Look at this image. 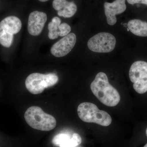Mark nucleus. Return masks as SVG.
I'll use <instances>...</instances> for the list:
<instances>
[{
	"instance_id": "1",
	"label": "nucleus",
	"mask_w": 147,
	"mask_h": 147,
	"mask_svg": "<svg viewBox=\"0 0 147 147\" xmlns=\"http://www.w3.org/2000/svg\"><path fill=\"white\" fill-rule=\"evenodd\" d=\"M90 88L97 99L108 107H115L120 101L119 93L110 84L108 76L104 72H100L96 74L91 84Z\"/></svg>"
},
{
	"instance_id": "2",
	"label": "nucleus",
	"mask_w": 147,
	"mask_h": 147,
	"mask_svg": "<svg viewBox=\"0 0 147 147\" xmlns=\"http://www.w3.org/2000/svg\"><path fill=\"white\" fill-rule=\"evenodd\" d=\"M24 118L29 126L41 131H50L57 125V121L53 116L45 113L38 106L28 108L24 114Z\"/></svg>"
},
{
	"instance_id": "3",
	"label": "nucleus",
	"mask_w": 147,
	"mask_h": 147,
	"mask_svg": "<svg viewBox=\"0 0 147 147\" xmlns=\"http://www.w3.org/2000/svg\"><path fill=\"white\" fill-rule=\"evenodd\" d=\"M77 113L80 119L83 121L93 123L102 126H108L112 123L111 116L107 112L99 110L93 103L84 102L77 108Z\"/></svg>"
},
{
	"instance_id": "4",
	"label": "nucleus",
	"mask_w": 147,
	"mask_h": 147,
	"mask_svg": "<svg viewBox=\"0 0 147 147\" xmlns=\"http://www.w3.org/2000/svg\"><path fill=\"white\" fill-rule=\"evenodd\" d=\"M58 81L59 77L55 74L34 73L27 77L25 84L27 90L31 93L38 94L42 93L45 88L54 86Z\"/></svg>"
},
{
	"instance_id": "5",
	"label": "nucleus",
	"mask_w": 147,
	"mask_h": 147,
	"mask_svg": "<svg viewBox=\"0 0 147 147\" xmlns=\"http://www.w3.org/2000/svg\"><path fill=\"white\" fill-rule=\"evenodd\" d=\"M21 28V21L16 16H8L2 20L0 22V44L4 47H10L13 35L19 32Z\"/></svg>"
},
{
	"instance_id": "6",
	"label": "nucleus",
	"mask_w": 147,
	"mask_h": 147,
	"mask_svg": "<svg viewBox=\"0 0 147 147\" xmlns=\"http://www.w3.org/2000/svg\"><path fill=\"white\" fill-rule=\"evenodd\" d=\"M129 77L133 83V88L138 93L143 94L147 91V62L139 61L131 65Z\"/></svg>"
},
{
	"instance_id": "7",
	"label": "nucleus",
	"mask_w": 147,
	"mask_h": 147,
	"mask_svg": "<svg viewBox=\"0 0 147 147\" xmlns=\"http://www.w3.org/2000/svg\"><path fill=\"white\" fill-rule=\"evenodd\" d=\"M116 39L114 36L108 32H100L91 38L88 46L95 53H109L115 49Z\"/></svg>"
},
{
	"instance_id": "8",
	"label": "nucleus",
	"mask_w": 147,
	"mask_h": 147,
	"mask_svg": "<svg viewBox=\"0 0 147 147\" xmlns=\"http://www.w3.org/2000/svg\"><path fill=\"white\" fill-rule=\"evenodd\" d=\"M76 41V35L69 34L55 43L51 47V53L56 57H62L69 54L75 46Z\"/></svg>"
},
{
	"instance_id": "9",
	"label": "nucleus",
	"mask_w": 147,
	"mask_h": 147,
	"mask_svg": "<svg viewBox=\"0 0 147 147\" xmlns=\"http://www.w3.org/2000/svg\"><path fill=\"white\" fill-rule=\"evenodd\" d=\"M47 20V15L42 11H33L30 13L28 21V31L34 36L39 35Z\"/></svg>"
},
{
	"instance_id": "10",
	"label": "nucleus",
	"mask_w": 147,
	"mask_h": 147,
	"mask_svg": "<svg viewBox=\"0 0 147 147\" xmlns=\"http://www.w3.org/2000/svg\"><path fill=\"white\" fill-rule=\"evenodd\" d=\"M104 11L108 24L113 26L117 22L116 15L123 13L126 9L125 0H116L112 3H104Z\"/></svg>"
},
{
	"instance_id": "11",
	"label": "nucleus",
	"mask_w": 147,
	"mask_h": 147,
	"mask_svg": "<svg viewBox=\"0 0 147 147\" xmlns=\"http://www.w3.org/2000/svg\"><path fill=\"white\" fill-rule=\"evenodd\" d=\"M53 6L54 9L57 11L58 15L64 18L72 17L77 11V6L75 3L67 0H54Z\"/></svg>"
},
{
	"instance_id": "12",
	"label": "nucleus",
	"mask_w": 147,
	"mask_h": 147,
	"mask_svg": "<svg viewBox=\"0 0 147 147\" xmlns=\"http://www.w3.org/2000/svg\"><path fill=\"white\" fill-rule=\"evenodd\" d=\"M128 29L137 36L147 37V22L139 19L130 20L127 24Z\"/></svg>"
},
{
	"instance_id": "13",
	"label": "nucleus",
	"mask_w": 147,
	"mask_h": 147,
	"mask_svg": "<svg viewBox=\"0 0 147 147\" xmlns=\"http://www.w3.org/2000/svg\"><path fill=\"white\" fill-rule=\"evenodd\" d=\"M61 22L60 18L56 16L52 19V21L48 24V37L50 39H56L59 36V26L61 24Z\"/></svg>"
},
{
	"instance_id": "14",
	"label": "nucleus",
	"mask_w": 147,
	"mask_h": 147,
	"mask_svg": "<svg viewBox=\"0 0 147 147\" xmlns=\"http://www.w3.org/2000/svg\"><path fill=\"white\" fill-rule=\"evenodd\" d=\"M82 142V139L80 135L77 133H74L69 139L59 147H75L80 145Z\"/></svg>"
},
{
	"instance_id": "15",
	"label": "nucleus",
	"mask_w": 147,
	"mask_h": 147,
	"mask_svg": "<svg viewBox=\"0 0 147 147\" xmlns=\"http://www.w3.org/2000/svg\"><path fill=\"white\" fill-rule=\"evenodd\" d=\"M72 135L67 133H60L56 135L53 139V143L55 146H59L65 143Z\"/></svg>"
},
{
	"instance_id": "16",
	"label": "nucleus",
	"mask_w": 147,
	"mask_h": 147,
	"mask_svg": "<svg viewBox=\"0 0 147 147\" xmlns=\"http://www.w3.org/2000/svg\"><path fill=\"white\" fill-rule=\"evenodd\" d=\"M71 28L68 24L63 23L59 26V36H65L68 35L71 32Z\"/></svg>"
},
{
	"instance_id": "17",
	"label": "nucleus",
	"mask_w": 147,
	"mask_h": 147,
	"mask_svg": "<svg viewBox=\"0 0 147 147\" xmlns=\"http://www.w3.org/2000/svg\"><path fill=\"white\" fill-rule=\"evenodd\" d=\"M127 1L131 5L140 3L147 5V0H127Z\"/></svg>"
},
{
	"instance_id": "18",
	"label": "nucleus",
	"mask_w": 147,
	"mask_h": 147,
	"mask_svg": "<svg viewBox=\"0 0 147 147\" xmlns=\"http://www.w3.org/2000/svg\"><path fill=\"white\" fill-rule=\"evenodd\" d=\"M40 2H45L47 1H49V0H38Z\"/></svg>"
},
{
	"instance_id": "19",
	"label": "nucleus",
	"mask_w": 147,
	"mask_h": 147,
	"mask_svg": "<svg viewBox=\"0 0 147 147\" xmlns=\"http://www.w3.org/2000/svg\"><path fill=\"white\" fill-rule=\"evenodd\" d=\"M144 147H147V144H146V145H145V146Z\"/></svg>"
},
{
	"instance_id": "20",
	"label": "nucleus",
	"mask_w": 147,
	"mask_h": 147,
	"mask_svg": "<svg viewBox=\"0 0 147 147\" xmlns=\"http://www.w3.org/2000/svg\"><path fill=\"white\" fill-rule=\"evenodd\" d=\"M146 136L147 137V128L146 130Z\"/></svg>"
}]
</instances>
